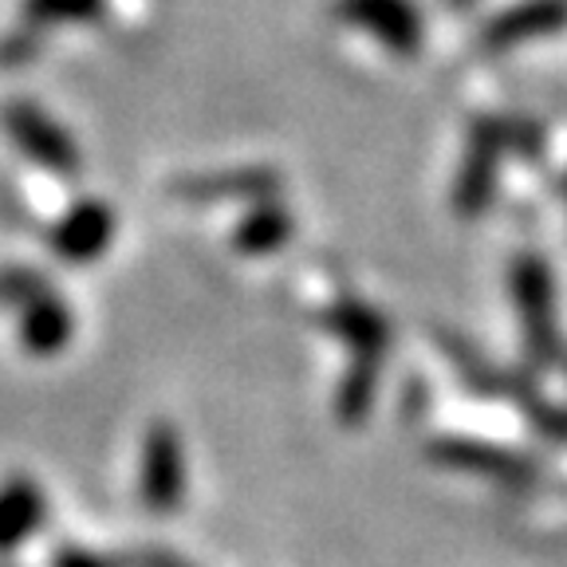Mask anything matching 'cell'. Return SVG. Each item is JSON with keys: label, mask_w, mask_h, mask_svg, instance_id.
<instances>
[{"label": "cell", "mask_w": 567, "mask_h": 567, "mask_svg": "<svg viewBox=\"0 0 567 567\" xmlns=\"http://www.w3.org/2000/svg\"><path fill=\"white\" fill-rule=\"evenodd\" d=\"M280 189V174L268 166H229V169H205V174L177 177L169 194L194 205L217 202H265Z\"/></svg>", "instance_id": "obj_8"}, {"label": "cell", "mask_w": 567, "mask_h": 567, "mask_svg": "<svg viewBox=\"0 0 567 567\" xmlns=\"http://www.w3.org/2000/svg\"><path fill=\"white\" fill-rule=\"evenodd\" d=\"M336 17L394 55H414L425 40V20L414 0H336Z\"/></svg>", "instance_id": "obj_5"}, {"label": "cell", "mask_w": 567, "mask_h": 567, "mask_svg": "<svg viewBox=\"0 0 567 567\" xmlns=\"http://www.w3.org/2000/svg\"><path fill=\"white\" fill-rule=\"evenodd\" d=\"M513 138V126L501 118H481L470 131V151L457 169V186H453V205L461 217H477L496 194V174H501V158Z\"/></svg>", "instance_id": "obj_4"}, {"label": "cell", "mask_w": 567, "mask_h": 567, "mask_svg": "<svg viewBox=\"0 0 567 567\" xmlns=\"http://www.w3.org/2000/svg\"><path fill=\"white\" fill-rule=\"evenodd\" d=\"M48 567H131L126 551H95L83 544H60L48 556Z\"/></svg>", "instance_id": "obj_17"}, {"label": "cell", "mask_w": 567, "mask_h": 567, "mask_svg": "<svg viewBox=\"0 0 567 567\" xmlns=\"http://www.w3.org/2000/svg\"><path fill=\"white\" fill-rule=\"evenodd\" d=\"M103 12L106 0H20V28L44 35L60 24H95Z\"/></svg>", "instance_id": "obj_15"}, {"label": "cell", "mask_w": 567, "mask_h": 567, "mask_svg": "<svg viewBox=\"0 0 567 567\" xmlns=\"http://www.w3.org/2000/svg\"><path fill=\"white\" fill-rule=\"evenodd\" d=\"M0 567H12V564H0Z\"/></svg>", "instance_id": "obj_20"}, {"label": "cell", "mask_w": 567, "mask_h": 567, "mask_svg": "<svg viewBox=\"0 0 567 567\" xmlns=\"http://www.w3.org/2000/svg\"><path fill=\"white\" fill-rule=\"evenodd\" d=\"M319 323H323L347 351H382L386 354V347H390L386 319H382V311H374L371 303L339 300L319 316Z\"/></svg>", "instance_id": "obj_13"}, {"label": "cell", "mask_w": 567, "mask_h": 567, "mask_svg": "<svg viewBox=\"0 0 567 567\" xmlns=\"http://www.w3.org/2000/svg\"><path fill=\"white\" fill-rule=\"evenodd\" d=\"M115 240V209L103 197H83L75 202L48 233V245L63 265H95Z\"/></svg>", "instance_id": "obj_7"}, {"label": "cell", "mask_w": 567, "mask_h": 567, "mask_svg": "<svg viewBox=\"0 0 567 567\" xmlns=\"http://www.w3.org/2000/svg\"><path fill=\"white\" fill-rule=\"evenodd\" d=\"M48 292H52V280H48L40 268H28V265H4L0 268V308L20 311Z\"/></svg>", "instance_id": "obj_16"}, {"label": "cell", "mask_w": 567, "mask_h": 567, "mask_svg": "<svg viewBox=\"0 0 567 567\" xmlns=\"http://www.w3.org/2000/svg\"><path fill=\"white\" fill-rule=\"evenodd\" d=\"M567 28V0H520L513 9L496 12L481 28V48L485 52H508V48L548 40Z\"/></svg>", "instance_id": "obj_9"}, {"label": "cell", "mask_w": 567, "mask_h": 567, "mask_svg": "<svg viewBox=\"0 0 567 567\" xmlns=\"http://www.w3.org/2000/svg\"><path fill=\"white\" fill-rule=\"evenodd\" d=\"M126 556H131V567H194L166 548H131Z\"/></svg>", "instance_id": "obj_18"}, {"label": "cell", "mask_w": 567, "mask_h": 567, "mask_svg": "<svg viewBox=\"0 0 567 567\" xmlns=\"http://www.w3.org/2000/svg\"><path fill=\"white\" fill-rule=\"evenodd\" d=\"M186 442L177 425L154 422L142 437L138 501L151 516H174L186 501Z\"/></svg>", "instance_id": "obj_3"}, {"label": "cell", "mask_w": 567, "mask_h": 567, "mask_svg": "<svg viewBox=\"0 0 567 567\" xmlns=\"http://www.w3.org/2000/svg\"><path fill=\"white\" fill-rule=\"evenodd\" d=\"M292 233H296L292 209L280 205L276 197H265V202H252V209L237 221L233 248H237L240 257H268V252L288 245Z\"/></svg>", "instance_id": "obj_12"}, {"label": "cell", "mask_w": 567, "mask_h": 567, "mask_svg": "<svg viewBox=\"0 0 567 567\" xmlns=\"http://www.w3.org/2000/svg\"><path fill=\"white\" fill-rule=\"evenodd\" d=\"M382 363H386L382 351H351V363H347V374L336 390V414L343 425H359L371 414L374 394H379Z\"/></svg>", "instance_id": "obj_14"}, {"label": "cell", "mask_w": 567, "mask_h": 567, "mask_svg": "<svg viewBox=\"0 0 567 567\" xmlns=\"http://www.w3.org/2000/svg\"><path fill=\"white\" fill-rule=\"evenodd\" d=\"M473 0H450V9H470Z\"/></svg>", "instance_id": "obj_19"}, {"label": "cell", "mask_w": 567, "mask_h": 567, "mask_svg": "<svg viewBox=\"0 0 567 567\" xmlns=\"http://www.w3.org/2000/svg\"><path fill=\"white\" fill-rule=\"evenodd\" d=\"M48 520V496L40 481L12 473L9 481H0V556L17 551L28 544Z\"/></svg>", "instance_id": "obj_11"}, {"label": "cell", "mask_w": 567, "mask_h": 567, "mask_svg": "<svg viewBox=\"0 0 567 567\" xmlns=\"http://www.w3.org/2000/svg\"><path fill=\"white\" fill-rule=\"evenodd\" d=\"M0 131L9 134V142L32 166L48 169L55 177H80L83 169L80 146H75V138L40 103H32V99H9V103L0 106Z\"/></svg>", "instance_id": "obj_1"}, {"label": "cell", "mask_w": 567, "mask_h": 567, "mask_svg": "<svg viewBox=\"0 0 567 567\" xmlns=\"http://www.w3.org/2000/svg\"><path fill=\"white\" fill-rule=\"evenodd\" d=\"M430 457L450 465V470L473 473V477H485L505 488H528L532 481L540 477L536 465H532L524 453L481 442V437H434V442H430Z\"/></svg>", "instance_id": "obj_6"}, {"label": "cell", "mask_w": 567, "mask_h": 567, "mask_svg": "<svg viewBox=\"0 0 567 567\" xmlns=\"http://www.w3.org/2000/svg\"><path fill=\"white\" fill-rule=\"evenodd\" d=\"M75 336V311L60 292H48L40 300H32L28 308H20L17 316V339L32 359H52Z\"/></svg>", "instance_id": "obj_10"}, {"label": "cell", "mask_w": 567, "mask_h": 567, "mask_svg": "<svg viewBox=\"0 0 567 567\" xmlns=\"http://www.w3.org/2000/svg\"><path fill=\"white\" fill-rule=\"evenodd\" d=\"M513 303L520 311V331L524 343H528L532 363H551L559 354V323H556V280H551V268L540 257H524L513 260Z\"/></svg>", "instance_id": "obj_2"}]
</instances>
